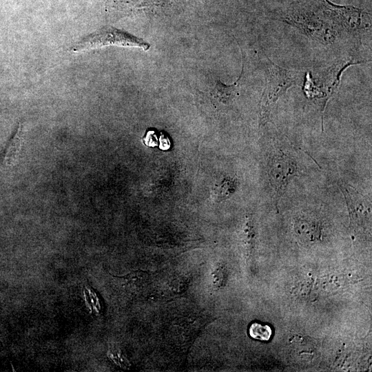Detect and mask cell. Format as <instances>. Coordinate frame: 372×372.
Masks as SVG:
<instances>
[{
	"mask_svg": "<svg viewBox=\"0 0 372 372\" xmlns=\"http://www.w3.org/2000/svg\"><path fill=\"white\" fill-rule=\"evenodd\" d=\"M268 77L260 104L259 125L269 120L272 107L287 90L302 79V71L284 68L268 59Z\"/></svg>",
	"mask_w": 372,
	"mask_h": 372,
	"instance_id": "obj_1",
	"label": "cell"
},
{
	"mask_svg": "<svg viewBox=\"0 0 372 372\" xmlns=\"http://www.w3.org/2000/svg\"><path fill=\"white\" fill-rule=\"evenodd\" d=\"M109 45L136 47L145 51L150 48L148 43L127 32L105 27L81 39L72 47V50L79 52Z\"/></svg>",
	"mask_w": 372,
	"mask_h": 372,
	"instance_id": "obj_2",
	"label": "cell"
},
{
	"mask_svg": "<svg viewBox=\"0 0 372 372\" xmlns=\"http://www.w3.org/2000/svg\"><path fill=\"white\" fill-rule=\"evenodd\" d=\"M267 171L274 191L275 203L278 204L289 183L297 174V163L290 154L282 150H277L269 161Z\"/></svg>",
	"mask_w": 372,
	"mask_h": 372,
	"instance_id": "obj_3",
	"label": "cell"
},
{
	"mask_svg": "<svg viewBox=\"0 0 372 372\" xmlns=\"http://www.w3.org/2000/svg\"><path fill=\"white\" fill-rule=\"evenodd\" d=\"M338 184L346 200L353 226L357 228L369 227L371 218L369 200L346 183L340 181Z\"/></svg>",
	"mask_w": 372,
	"mask_h": 372,
	"instance_id": "obj_4",
	"label": "cell"
},
{
	"mask_svg": "<svg viewBox=\"0 0 372 372\" xmlns=\"http://www.w3.org/2000/svg\"><path fill=\"white\" fill-rule=\"evenodd\" d=\"M362 62H354L353 60H347L339 62L329 68L324 79V86L327 96V103L330 97L337 91L340 83L342 74L344 70L351 65Z\"/></svg>",
	"mask_w": 372,
	"mask_h": 372,
	"instance_id": "obj_5",
	"label": "cell"
},
{
	"mask_svg": "<svg viewBox=\"0 0 372 372\" xmlns=\"http://www.w3.org/2000/svg\"><path fill=\"white\" fill-rule=\"evenodd\" d=\"M295 229L299 237L306 242H314L320 238V224L309 218L297 217L295 220Z\"/></svg>",
	"mask_w": 372,
	"mask_h": 372,
	"instance_id": "obj_6",
	"label": "cell"
},
{
	"mask_svg": "<svg viewBox=\"0 0 372 372\" xmlns=\"http://www.w3.org/2000/svg\"><path fill=\"white\" fill-rule=\"evenodd\" d=\"M241 74L238 80L232 85H227L223 83L218 79H214L211 87L212 98L225 105L230 103L238 92V82L241 78Z\"/></svg>",
	"mask_w": 372,
	"mask_h": 372,
	"instance_id": "obj_7",
	"label": "cell"
},
{
	"mask_svg": "<svg viewBox=\"0 0 372 372\" xmlns=\"http://www.w3.org/2000/svg\"><path fill=\"white\" fill-rule=\"evenodd\" d=\"M22 143V127L19 123L12 136L6 144L1 154L2 163L4 165L10 166L13 165L17 160Z\"/></svg>",
	"mask_w": 372,
	"mask_h": 372,
	"instance_id": "obj_8",
	"label": "cell"
},
{
	"mask_svg": "<svg viewBox=\"0 0 372 372\" xmlns=\"http://www.w3.org/2000/svg\"><path fill=\"white\" fill-rule=\"evenodd\" d=\"M236 188V180L231 177L224 176L216 180L211 190V197L218 203L231 196Z\"/></svg>",
	"mask_w": 372,
	"mask_h": 372,
	"instance_id": "obj_9",
	"label": "cell"
},
{
	"mask_svg": "<svg viewBox=\"0 0 372 372\" xmlns=\"http://www.w3.org/2000/svg\"><path fill=\"white\" fill-rule=\"evenodd\" d=\"M249 335L255 339L267 341L271 336L272 331L269 326L254 322L249 327Z\"/></svg>",
	"mask_w": 372,
	"mask_h": 372,
	"instance_id": "obj_10",
	"label": "cell"
},
{
	"mask_svg": "<svg viewBox=\"0 0 372 372\" xmlns=\"http://www.w3.org/2000/svg\"><path fill=\"white\" fill-rule=\"evenodd\" d=\"M245 245L247 254H252L255 247V231L251 220L248 218L244 228Z\"/></svg>",
	"mask_w": 372,
	"mask_h": 372,
	"instance_id": "obj_11",
	"label": "cell"
}]
</instances>
